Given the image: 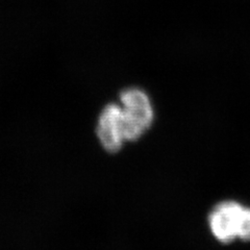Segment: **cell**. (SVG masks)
<instances>
[{
	"label": "cell",
	"mask_w": 250,
	"mask_h": 250,
	"mask_svg": "<svg viewBox=\"0 0 250 250\" xmlns=\"http://www.w3.org/2000/svg\"><path fill=\"white\" fill-rule=\"evenodd\" d=\"M239 239L243 241H250V208H245L244 219L241 226Z\"/></svg>",
	"instance_id": "cell-4"
},
{
	"label": "cell",
	"mask_w": 250,
	"mask_h": 250,
	"mask_svg": "<svg viewBox=\"0 0 250 250\" xmlns=\"http://www.w3.org/2000/svg\"><path fill=\"white\" fill-rule=\"evenodd\" d=\"M246 207L233 200L222 201L214 208L208 217L209 229L221 243L239 239Z\"/></svg>",
	"instance_id": "cell-2"
},
{
	"label": "cell",
	"mask_w": 250,
	"mask_h": 250,
	"mask_svg": "<svg viewBox=\"0 0 250 250\" xmlns=\"http://www.w3.org/2000/svg\"><path fill=\"white\" fill-rule=\"evenodd\" d=\"M126 141H136L142 137L151 126L154 113L150 98L138 88L124 90L120 95Z\"/></svg>",
	"instance_id": "cell-1"
},
{
	"label": "cell",
	"mask_w": 250,
	"mask_h": 250,
	"mask_svg": "<svg viewBox=\"0 0 250 250\" xmlns=\"http://www.w3.org/2000/svg\"><path fill=\"white\" fill-rule=\"evenodd\" d=\"M97 137L108 152H117L125 142L124 123L121 105L109 104L101 111L97 122Z\"/></svg>",
	"instance_id": "cell-3"
}]
</instances>
